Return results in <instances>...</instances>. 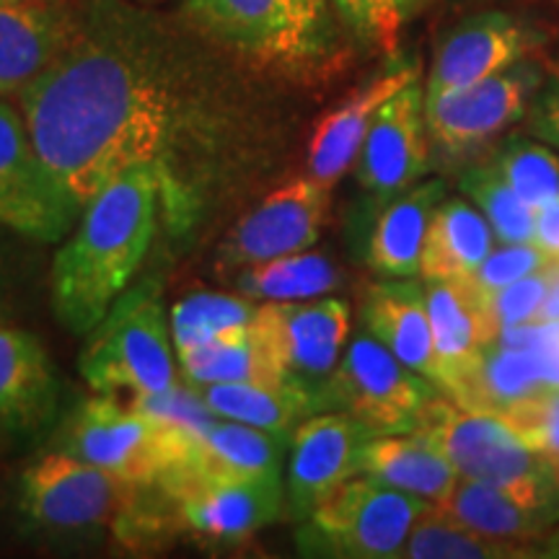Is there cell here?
Segmentation results:
<instances>
[{
    "instance_id": "9c48e42d",
    "label": "cell",
    "mask_w": 559,
    "mask_h": 559,
    "mask_svg": "<svg viewBox=\"0 0 559 559\" xmlns=\"http://www.w3.org/2000/svg\"><path fill=\"white\" fill-rule=\"evenodd\" d=\"M542 83L539 62L523 58L474 86L425 99L430 145L451 164L492 148L510 128L523 122Z\"/></svg>"
},
{
    "instance_id": "4316f807",
    "label": "cell",
    "mask_w": 559,
    "mask_h": 559,
    "mask_svg": "<svg viewBox=\"0 0 559 559\" xmlns=\"http://www.w3.org/2000/svg\"><path fill=\"white\" fill-rule=\"evenodd\" d=\"M288 445L290 440L280 438L275 432L251 428V425L221 417L205 436L192 440L190 456L185 459V464L166 472L164 477H171V474L257 477V474L283 472L280 466H283Z\"/></svg>"
},
{
    "instance_id": "f1b7e54d",
    "label": "cell",
    "mask_w": 559,
    "mask_h": 559,
    "mask_svg": "<svg viewBox=\"0 0 559 559\" xmlns=\"http://www.w3.org/2000/svg\"><path fill=\"white\" fill-rule=\"evenodd\" d=\"M495 230L469 200H443L432 213L425 236L419 277L459 280L472 277L489 251L495 249Z\"/></svg>"
},
{
    "instance_id": "7bdbcfd3",
    "label": "cell",
    "mask_w": 559,
    "mask_h": 559,
    "mask_svg": "<svg viewBox=\"0 0 559 559\" xmlns=\"http://www.w3.org/2000/svg\"><path fill=\"white\" fill-rule=\"evenodd\" d=\"M555 469H557V479H559V464H555Z\"/></svg>"
},
{
    "instance_id": "f35d334b",
    "label": "cell",
    "mask_w": 559,
    "mask_h": 559,
    "mask_svg": "<svg viewBox=\"0 0 559 559\" xmlns=\"http://www.w3.org/2000/svg\"><path fill=\"white\" fill-rule=\"evenodd\" d=\"M342 16L362 39L391 52L402 32V0H334Z\"/></svg>"
},
{
    "instance_id": "83f0119b",
    "label": "cell",
    "mask_w": 559,
    "mask_h": 559,
    "mask_svg": "<svg viewBox=\"0 0 559 559\" xmlns=\"http://www.w3.org/2000/svg\"><path fill=\"white\" fill-rule=\"evenodd\" d=\"M177 358L192 386L288 379L275 340L260 313L241 330L223 334L207 345L177 355Z\"/></svg>"
},
{
    "instance_id": "b9f144b4",
    "label": "cell",
    "mask_w": 559,
    "mask_h": 559,
    "mask_svg": "<svg viewBox=\"0 0 559 559\" xmlns=\"http://www.w3.org/2000/svg\"><path fill=\"white\" fill-rule=\"evenodd\" d=\"M0 3H47V0H0Z\"/></svg>"
},
{
    "instance_id": "5b68a950",
    "label": "cell",
    "mask_w": 559,
    "mask_h": 559,
    "mask_svg": "<svg viewBox=\"0 0 559 559\" xmlns=\"http://www.w3.org/2000/svg\"><path fill=\"white\" fill-rule=\"evenodd\" d=\"M143 487L55 449L41 453L19 479V510L50 531L124 528L143 523Z\"/></svg>"
},
{
    "instance_id": "52a82bcc",
    "label": "cell",
    "mask_w": 559,
    "mask_h": 559,
    "mask_svg": "<svg viewBox=\"0 0 559 559\" xmlns=\"http://www.w3.org/2000/svg\"><path fill=\"white\" fill-rule=\"evenodd\" d=\"M438 386L391 355L370 334L355 337L324 389L326 409L355 417L370 436H396L423 428Z\"/></svg>"
},
{
    "instance_id": "7a4b0ae2",
    "label": "cell",
    "mask_w": 559,
    "mask_h": 559,
    "mask_svg": "<svg viewBox=\"0 0 559 559\" xmlns=\"http://www.w3.org/2000/svg\"><path fill=\"white\" fill-rule=\"evenodd\" d=\"M158 190V164H143L83 207L52 264V309L70 334H88L128 290L156 234Z\"/></svg>"
},
{
    "instance_id": "d4e9b609",
    "label": "cell",
    "mask_w": 559,
    "mask_h": 559,
    "mask_svg": "<svg viewBox=\"0 0 559 559\" xmlns=\"http://www.w3.org/2000/svg\"><path fill=\"white\" fill-rule=\"evenodd\" d=\"M194 389L218 417L270 430L285 440H290L306 419L326 412L321 394L293 379L213 383Z\"/></svg>"
},
{
    "instance_id": "8fae6325",
    "label": "cell",
    "mask_w": 559,
    "mask_h": 559,
    "mask_svg": "<svg viewBox=\"0 0 559 559\" xmlns=\"http://www.w3.org/2000/svg\"><path fill=\"white\" fill-rule=\"evenodd\" d=\"M58 449L138 485H156L169 469L166 432L109 394L91 396L66 419Z\"/></svg>"
},
{
    "instance_id": "4fadbf2b",
    "label": "cell",
    "mask_w": 559,
    "mask_h": 559,
    "mask_svg": "<svg viewBox=\"0 0 559 559\" xmlns=\"http://www.w3.org/2000/svg\"><path fill=\"white\" fill-rule=\"evenodd\" d=\"M330 213V187L313 177L293 179L236 223L218 251V267L236 270L296 254L319 241Z\"/></svg>"
},
{
    "instance_id": "ac0fdd59",
    "label": "cell",
    "mask_w": 559,
    "mask_h": 559,
    "mask_svg": "<svg viewBox=\"0 0 559 559\" xmlns=\"http://www.w3.org/2000/svg\"><path fill=\"white\" fill-rule=\"evenodd\" d=\"M536 34L531 26L502 11L479 13L461 21L440 41L432 60L425 99L474 86L526 58Z\"/></svg>"
},
{
    "instance_id": "603a6c76",
    "label": "cell",
    "mask_w": 559,
    "mask_h": 559,
    "mask_svg": "<svg viewBox=\"0 0 559 559\" xmlns=\"http://www.w3.org/2000/svg\"><path fill=\"white\" fill-rule=\"evenodd\" d=\"M355 472L432 506H438L459 481V472L449 456L425 430L370 438L358 453Z\"/></svg>"
},
{
    "instance_id": "3957f363",
    "label": "cell",
    "mask_w": 559,
    "mask_h": 559,
    "mask_svg": "<svg viewBox=\"0 0 559 559\" xmlns=\"http://www.w3.org/2000/svg\"><path fill=\"white\" fill-rule=\"evenodd\" d=\"M81 376L96 394H156L177 386L171 326L153 283L124 290L86 334Z\"/></svg>"
},
{
    "instance_id": "d6a6232c",
    "label": "cell",
    "mask_w": 559,
    "mask_h": 559,
    "mask_svg": "<svg viewBox=\"0 0 559 559\" xmlns=\"http://www.w3.org/2000/svg\"><path fill=\"white\" fill-rule=\"evenodd\" d=\"M459 190L472 205H477L498 243H528L534 241L536 210L521 198L506 177L495 169L492 160H481L461 174Z\"/></svg>"
},
{
    "instance_id": "1f68e13d",
    "label": "cell",
    "mask_w": 559,
    "mask_h": 559,
    "mask_svg": "<svg viewBox=\"0 0 559 559\" xmlns=\"http://www.w3.org/2000/svg\"><path fill=\"white\" fill-rule=\"evenodd\" d=\"M260 313V306L247 296H228V293H192L179 300L169 313L171 342L177 355L198 349L223 334L241 330L251 324Z\"/></svg>"
},
{
    "instance_id": "30bf717a",
    "label": "cell",
    "mask_w": 559,
    "mask_h": 559,
    "mask_svg": "<svg viewBox=\"0 0 559 559\" xmlns=\"http://www.w3.org/2000/svg\"><path fill=\"white\" fill-rule=\"evenodd\" d=\"M83 210L34 148L21 109L0 99V226L41 243H58Z\"/></svg>"
},
{
    "instance_id": "7c38bea8",
    "label": "cell",
    "mask_w": 559,
    "mask_h": 559,
    "mask_svg": "<svg viewBox=\"0 0 559 559\" xmlns=\"http://www.w3.org/2000/svg\"><path fill=\"white\" fill-rule=\"evenodd\" d=\"M156 487L179 508L181 521L210 542H241L277 521L285 506L283 472L257 477L171 474Z\"/></svg>"
},
{
    "instance_id": "2e32d148",
    "label": "cell",
    "mask_w": 559,
    "mask_h": 559,
    "mask_svg": "<svg viewBox=\"0 0 559 559\" xmlns=\"http://www.w3.org/2000/svg\"><path fill=\"white\" fill-rule=\"evenodd\" d=\"M425 298L436 340L438 389L459 402L487 349L498 345V324L489 313L487 296L469 277L425 280Z\"/></svg>"
},
{
    "instance_id": "9a60e30c",
    "label": "cell",
    "mask_w": 559,
    "mask_h": 559,
    "mask_svg": "<svg viewBox=\"0 0 559 559\" xmlns=\"http://www.w3.org/2000/svg\"><path fill=\"white\" fill-rule=\"evenodd\" d=\"M370 438L358 419L342 409L319 412L293 432L285 474L290 519L306 521L334 487L358 474V453Z\"/></svg>"
},
{
    "instance_id": "e0dca14e",
    "label": "cell",
    "mask_w": 559,
    "mask_h": 559,
    "mask_svg": "<svg viewBox=\"0 0 559 559\" xmlns=\"http://www.w3.org/2000/svg\"><path fill=\"white\" fill-rule=\"evenodd\" d=\"M260 319L275 340L288 379L321 394L345 353L349 306L340 298L264 300ZM326 404V400H324Z\"/></svg>"
},
{
    "instance_id": "ba28073f",
    "label": "cell",
    "mask_w": 559,
    "mask_h": 559,
    "mask_svg": "<svg viewBox=\"0 0 559 559\" xmlns=\"http://www.w3.org/2000/svg\"><path fill=\"white\" fill-rule=\"evenodd\" d=\"M187 13L262 66L304 68L330 45L324 0H187Z\"/></svg>"
},
{
    "instance_id": "ffe728a7",
    "label": "cell",
    "mask_w": 559,
    "mask_h": 559,
    "mask_svg": "<svg viewBox=\"0 0 559 559\" xmlns=\"http://www.w3.org/2000/svg\"><path fill=\"white\" fill-rule=\"evenodd\" d=\"M417 79V62H404V66L391 68L383 75H379V79L366 83L347 102H342L337 109L321 117L309 145L311 177L332 190L353 169L355 160H358L362 140H366L379 109L396 91L409 86Z\"/></svg>"
},
{
    "instance_id": "836d02e7",
    "label": "cell",
    "mask_w": 559,
    "mask_h": 559,
    "mask_svg": "<svg viewBox=\"0 0 559 559\" xmlns=\"http://www.w3.org/2000/svg\"><path fill=\"white\" fill-rule=\"evenodd\" d=\"M489 160L534 210L559 200V151L528 132L502 138Z\"/></svg>"
},
{
    "instance_id": "e575fe53",
    "label": "cell",
    "mask_w": 559,
    "mask_h": 559,
    "mask_svg": "<svg viewBox=\"0 0 559 559\" xmlns=\"http://www.w3.org/2000/svg\"><path fill=\"white\" fill-rule=\"evenodd\" d=\"M510 428L549 464H559V383H542L500 412Z\"/></svg>"
},
{
    "instance_id": "7402d4cb",
    "label": "cell",
    "mask_w": 559,
    "mask_h": 559,
    "mask_svg": "<svg viewBox=\"0 0 559 559\" xmlns=\"http://www.w3.org/2000/svg\"><path fill=\"white\" fill-rule=\"evenodd\" d=\"M73 39V26L52 9V0L0 3V96L21 94Z\"/></svg>"
},
{
    "instance_id": "8d00e7d4",
    "label": "cell",
    "mask_w": 559,
    "mask_h": 559,
    "mask_svg": "<svg viewBox=\"0 0 559 559\" xmlns=\"http://www.w3.org/2000/svg\"><path fill=\"white\" fill-rule=\"evenodd\" d=\"M549 260L534 241L528 243H500L487 254V260L479 264L477 272L469 277L485 296H492L510 283L534 275V272L547 270Z\"/></svg>"
},
{
    "instance_id": "f546056e",
    "label": "cell",
    "mask_w": 559,
    "mask_h": 559,
    "mask_svg": "<svg viewBox=\"0 0 559 559\" xmlns=\"http://www.w3.org/2000/svg\"><path fill=\"white\" fill-rule=\"evenodd\" d=\"M557 542H506L472 531L438 506H428L412 528L402 557L407 559H531L551 557ZM559 555V551H555Z\"/></svg>"
},
{
    "instance_id": "8992f818",
    "label": "cell",
    "mask_w": 559,
    "mask_h": 559,
    "mask_svg": "<svg viewBox=\"0 0 559 559\" xmlns=\"http://www.w3.org/2000/svg\"><path fill=\"white\" fill-rule=\"evenodd\" d=\"M432 502L370 477L334 487L300 531V551L349 559L402 557L412 528Z\"/></svg>"
},
{
    "instance_id": "d590c367",
    "label": "cell",
    "mask_w": 559,
    "mask_h": 559,
    "mask_svg": "<svg viewBox=\"0 0 559 559\" xmlns=\"http://www.w3.org/2000/svg\"><path fill=\"white\" fill-rule=\"evenodd\" d=\"M130 407L145 415L160 430L200 438L218 423V415L207 407L198 389L171 386L156 394H130Z\"/></svg>"
},
{
    "instance_id": "44dd1931",
    "label": "cell",
    "mask_w": 559,
    "mask_h": 559,
    "mask_svg": "<svg viewBox=\"0 0 559 559\" xmlns=\"http://www.w3.org/2000/svg\"><path fill=\"white\" fill-rule=\"evenodd\" d=\"M362 321L370 337L438 386V355L425 288L412 283V277H389L370 285Z\"/></svg>"
},
{
    "instance_id": "d6986e66",
    "label": "cell",
    "mask_w": 559,
    "mask_h": 559,
    "mask_svg": "<svg viewBox=\"0 0 559 559\" xmlns=\"http://www.w3.org/2000/svg\"><path fill=\"white\" fill-rule=\"evenodd\" d=\"M58 415L50 355L32 332L0 326V443L19 449L39 440Z\"/></svg>"
},
{
    "instance_id": "484cf974",
    "label": "cell",
    "mask_w": 559,
    "mask_h": 559,
    "mask_svg": "<svg viewBox=\"0 0 559 559\" xmlns=\"http://www.w3.org/2000/svg\"><path fill=\"white\" fill-rule=\"evenodd\" d=\"M443 200V179L419 181L400 198L389 200L370 230V267L381 277H417L432 213Z\"/></svg>"
},
{
    "instance_id": "6da1fadb",
    "label": "cell",
    "mask_w": 559,
    "mask_h": 559,
    "mask_svg": "<svg viewBox=\"0 0 559 559\" xmlns=\"http://www.w3.org/2000/svg\"><path fill=\"white\" fill-rule=\"evenodd\" d=\"M19 104L34 148L81 207L122 174L158 164L177 111L156 68L91 37L70 41Z\"/></svg>"
},
{
    "instance_id": "4dcf8cb0",
    "label": "cell",
    "mask_w": 559,
    "mask_h": 559,
    "mask_svg": "<svg viewBox=\"0 0 559 559\" xmlns=\"http://www.w3.org/2000/svg\"><path fill=\"white\" fill-rule=\"evenodd\" d=\"M340 285V270L321 251H296L241 267L236 288L251 300L324 298Z\"/></svg>"
},
{
    "instance_id": "74e56055",
    "label": "cell",
    "mask_w": 559,
    "mask_h": 559,
    "mask_svg": "<svg viewBox=\"0 0 559 559\" xmlns=\"http://www.w3.org/2000/svg\"><path fill=\"white\" fill-rule=\"evenodd\" d=\"M549 267L534 272V275L519 280V283H510L498 293H492V296H487L489 313H492L495 324H498L500 337L519 330V326L536 324V317H539L544 298H547L549 290Z\"/></svg>"
},
{
    "instance_id": "277c9868",
    "label": "cell",
    "mask_w": 559,
    "mask_h": 559,
    "mask_svg": "<svg viewBox=\"0 0 559 559\" xmlns=\"http://www.w3.org/2000/svg\"><path fill=\"white\" fill-rule=\"evenodd\" d=\"M449 456L459 477L485 481L523 498L559 502L555 464L528 449L500 412L469 409L438 396L423 428Z\"/></svg>"
},
{
    "instance_id": "5bb4252c",
    "label": "cell",
    "mask_w": 559,
    "mask_h": 559,
    "mask_svg": "<svg viewBox=\"0 0 559 559\" xmlns=\"http://www.w3.org/2000/svg\"><path fill=\"white\" fill-rule=\"evenodd\" d=\"M425 86L412 81L383 104L355 160V179L370 198L389 202L412 190L430 164Z\"/></svg>"
},
{
    "instance_id": "cb8c5ba5",
    "label": "cell",
    "mask_w": 559,
    "mask_h": 559,
    "mask_svg": "<svg viewBox=\"0 0 559 559\" xmlns=\"http://www.w3.org/2000/svg\"><path fill=\"white\" fill-rule=\"evenodd\" d=\"M438 508L472 531L506 542H547L559 523V502L531 500L464 477Z\"/></svg>"
},
{
    "instance_id": "60d3db41",
    "label": "cell",
    "mask_w": 559,
    "mask_h": 559,
    "mask_svg": "<svg viewBox=\"0 0 559 559\" xmlns=\"http://www.w3.org/2000/svg\"><path fill=\"white\" fill-rule=\"evenodd\" d=\"M534 243L551 262L559 264V200L536 210Z\"/></svg>"
},
{
    "instance_id": "ab89813d",
    "label": "cell",
    "mask_w": 559,
    "mask_h": 559,
    "mask_svg": "<svg viewBox=\"0 0 559 559\" xmlns=\"http://www.w3.org/2000/svg\"><path fill=\"white\" fill-rule=\"evenodd\" d=\"M523 122H526L528 135L559 151V75L544 79L539 91H536L534 99L528 104Z\"/></svg>"
}]
</instances>
